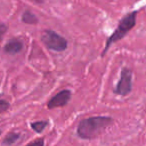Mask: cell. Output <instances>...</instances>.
Here are the masks:
<instances>
[{
	"label": "cell",
	"instance_id": "1",
	"mask_svg": "<svg viewBox=\"0 0 146 146\" xmlns=\"http://www.w3.org/2000/svg\"><path fill=\"white\" fill-rule=\"evenodd\" d=\"M113 122L110 117H90L82 120L77 128V133L81 138L91 139L98 136L107 126Z\"/></svg>",
	"mask_w": 146,
	"mask_h": 146
},
{
	"label": "cell",
	"instance_id": "2",
	"mask_svg": "<svg viewBox=\"0 0 146 146\" xmlns=\"http://www.w3.org/2000/svg\"><path fill=\"white\" fill-rule=\"evenodd\" d=\"M136 23V12H131L129 14H127L125 17L121 19V21L118 24L117 28L115 29L111 36L108 38L106 46L104 48V53L106 52V50L108 49V47L112 44V43L116 42V41L120 40L121 38H123L134 26Z\"/></svg>",
	"mask_w": 146,
	"mask_h": 146
},
{
	"label": "cell",
	"instance_id": "3",
	"mask_svg": "<svg viewBox=\"0 0 146 146\" xmlns=\"http://www.w3.org/2000/svg\"><path fill=\"white\" fill-rule=\"evenodd\" d=\"M42 42L47 48L54 51H64L67 48V41L64 37L52 30H45L42 34Z\"/></svg>",
	"mask_w": 146,
	"mask_h": 146
},
{
	"label": "cell",
	"instance_id": "4",
	"mask_svg": "<svg viewBox=\"0 0 146 146\" xmlns=\"http://www.w3.org/2000/svg\"><path fill=\"white\" fill-rule=\"evenodd\" d=\"M131 71L124 68L120 74V80L116 86V93L119 95H127L131 91Z\"/></svg>",
	"mask_w": 146,
	"mask_h": 146
},
{
	"label": "cell",
	"instance_id": "5",
	"mask_svg": "<svg viewBox=\"0 0 146 146\" xmlns=\"http://www.w3.org/2000/svg\"><path fill=\"white\" fill-rule=\"evenodd\" d=\"M70 98L71 92L69 90H62L61 92H59L58 94H56V95L51 98L50 101L47 104V106L50 109L55 107H61V106H64L65 104L68 103Z\"/></svg>",
	"mask_w": 146,
	"mask_h": 146
},
{
	"label": "cell",
	"instance_id": "6",
	"mask_svg": "<svg viewBox=\"0 0 146 146\" xmlns=\"http://www.w3.org/2000/svg\"><path fill=\"white\" fill-rule=\"evenodd\" d=\"M23 48V45L21 43L20 40L18 39H11L6 43L4 47V50L8 54H16L19 51H21V49Z\"/></svg>",
	"mask_w": 146,
	"mask_h": 146
},
{
	"label": "cell",
	"instance_id": "7",
	"mask_svg": "<svg viewBox=\"0 0 146 146\" xmlns=\"http://www.w3.org/2000/svg\"><path fill=\"white\" fill-rule=\"evenodd\" d=\"M22 21L26 24H36L38 19L35 16V14H33L30 11H25L22 14Z\"/></svg>",
	"mask_w": 146,
	"mask_h": 146
},
{
	"label": "cell",
	"instance_id": "8",
	"mask_svg": "<svg viewBox=\"0 0 146 146\" xmlns=\"http://www.w3.org/2000/svg\"><path fill=\"white\" fill-rule=\"evenodd\" d=\"M32 128L35 130L36 132H41L43 131V129H44L45 127L47 126V121H37V122H34V123H32Z\"/></svg>",
	"mask_w": 146,
	"mask_h": 146
},
{
	"label": "cell",
	"instance_id": "9",
	"mask_svg": "<svg viewBox=\"0 0 146 146\" xmlns=\"http://www.w3.org/2000/svg\"><path fill=\"white\" fill-rule=\"evenodd\" d=\"M19 135L17 133H10L5 137L4 139V143L7 144V145H10V144L14 143L17 139H18Z\"/></svg>",
	"mask_w": 146,
	"mask_h": 146
},
{
	"label": "cell",
	"instance_id": "10",
	"mask_svg": "<svg viewBox=\"0 0 146 146\" xmlns=\"http://www.w3.org/2000/svg\"><path fill=\"white\" fill-rule=\"evenodd\" d=\"M8 108H9L8 102H6L5 100H0V113H1V112L6 111Z\"/></svg>",
	"mask_w": 146,
	"mask_h": 146
},
{
	"label": "cell",
	"instance_id": "11",
	"mask_svg": "<svg viewBox=\"0 0 146 146\" xmlns=\"http://www.w3.org/2000/svg\"><path fill=\"white\" fill-rule=\"evenodd\" d=\"M27 146H44V140L41 139V138H39V139H37V140H35V141L29 143Z\"/></svg>",
	"mask_w": 146,
	"mask_h": 146
},
{
	"label": "cell",
	"instance_id": "12",
	"mask_svg": "<svg viewBox=\"0 0 146 146\" xmlns=\"http://www.w3.org/2000/svg\"><path fill=\"white\" fill-rule=\"evenodd\" d=\"M7 30V27L5 26L4 24H0V40L2 39L3 35L5 34V32H6Z\"/></svg>",
	"mask_w": 146,
	"mask_h": 146
},
{
	"label": "cell",
	"instance_id": "13",
	"mask_svg": "<svg viewBox=\"0 0 146 146\" xmlns=\"http://www.w3.org/2000/svg\"><path fill=\"white\" fill-rule=\"evenodd\" d=\"M32 1H34V2H36V3H42V2H44V0H32Z\"/></svg>",
	"mask_w": 146,
	"mask_h": 146
}]
</instances>
